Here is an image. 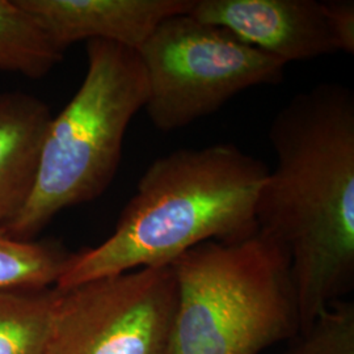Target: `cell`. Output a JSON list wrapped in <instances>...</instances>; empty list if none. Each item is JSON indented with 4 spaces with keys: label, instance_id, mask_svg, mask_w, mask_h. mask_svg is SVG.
I'll list each match as a JSON object with an SVG mask.
<instances>
[{
    "label": "cell",
    "instance_id": "2",
    "mask_svg": "<svg viewBox=\"0 0 354 354\" xmlns=\"http://www.w3.org/2000/svg\"><path fill=\"white\" fill-rule=\"evenodd\" d=\"M269 171L232 143L158 158L143 172L113 234L70 254L54 288L171 266L203 243L252 236L259 231L257 201Z\"/></svg>",
    "mask_w": 354,
    "mask_h": 354
},
{
    "label": "cell",
    "instance_id": "13",
    "mask_svg": "<svg viewBox=\"0 0 354 354\" xmlns=\"http://www.w3.org/2000/svg\"><path fill=\"white\" fill-rule=\"evenodd\" d=\"M283 354H354L353 302H333L299 330Z\"/></svg>",
    "mask_w": 354,
    "mask_h": 354
},
{
    "label": "cell",
    "instance_id": "10",
    "mask_svg": "<svg viewBox=\"0 0 354 354\" xmlns=\"http://www.w3.org/2000/svg\"><path fill=\"white\" fill-rule=\"evenodd\" d=\"M64 54L19 0H0V73L42 79Z\"/></svg>",
    "mask_w": 354,
    "mask_h": 354
},
{
    "label": "cell",
    "instance_id": "9",
    "mask_svg": "<svg viewBox=\"0 0 354 354\" xmlns=\"http://www.w3.org/2000/svg\"><path fill=\"white\" fill-rule=\"evenodd\" d=\"M51 118L49 105L37 96L0 92V230L30 198Z\"/></svg>",
    "mask_w": 354,
    "mask_h": 354
},
{
    "label": "cell",
    "instance_id": "7",
    "mask_svg": "<svg viewBox=\"0 0 354 354\" xmlns=\"http://www.w3.org/2000/svg\"><path fill=\"white\" fill-rule=\"evenodd\" d=\"M189 15L205 24L226 29L286 64L337 51L322 1L194 0Z\"/></svg>",
    "mask_w": 354,
    "mask_h": 354
},
{
    "label": "cell",
    "instance_id": "11",
    "mask_svg": "<svg viewBox=\"0 0 354 354\" xmlns=\"http://www.w3.org/2000/svg\"><path fill=\"white\" fill-rule=\"evenodd\" d=\"M55 288L0 291V354H48Z\"/></svg>",
    "mask_w": 354,
    "mask_h": 354
},
{
    "label": "cell",
    "instance_id": "4",
    "mask_svg": "<svg viewBox=\"0 0 354 354\" xmlns=\"http://www.w3.org/2000/svg\"><path fill=\"white\" fill-rule=\"evenodd\" d=\"M86 51V76L48 127L30 198L1 228L13 238L32 241L61 212L99 198L120 167L127 127L146 105L138 51L99 39Z\"/></svg>",
    "mask_w": 354,
    "mask_h": 354
},
{
    "label": "cell",
    "instance_id": "6",
    "mask_svg": "<svg viewBox=\"0 0 354 354\" xmlns=\"http://www.w3.org/2000/svg\"><path fill=\"white\" fill-rule=\"evenodd\" d=\"M55 290L48 354H171L177 304L172 266Z\"/></svg>",
    "mask_w": 354,
    "mask_h": 354
},
{
    "label": "cell",
    "instance_id": "12",
    "mask_svg": "<svg viewBox=\"0 0 354 354\" xmlns=\"http://www.w3.org/2000/svg\"><path fill=\"white\" fill-rule=\"evenodd\" d=\"M68 257L54 243L23 241L0 230V291L54 288Z\"/></svg>",
    "mask_w": 354,
    "mask_h": 354
},
{
    "label": "cell",
    "instance_id": "8",
    "mask_svg": "<svg viewBox=\"0 0 354 354\" xmlns=\"http://www.w3.org/2000/svg\"><path fill=\"white\" fill-rule=\"evenodd\" d=\"M64 53L80 41L138 51L165 20L189 13L194 0H19Z\"/></svg>",
    "mask_w": 354,
    "mask_h": 354
},
{
    "label": "cell",
    "instance_id": "3",
    "mask_svg": "<svg viewBox=\"0 0 354 354\" xmlns=\"http://www.w3.org/2000/svg\"><path fill=\"white\" fill-rule=\"evenodd\" d=\"M171 266L177 286L171 354H260L298 335L290 261L264 231L203 243Z\"/></svg>",
    "mask_w": 354,
    "mask_h": 354
},
{
    "label": "cell",
    "instance_id": "1",
    "mask_svg": "<svg viewBox=\"0 0 354 354\" xmlns=\"http://www.w3.org/2000/svg\"><path fill=\"white\" fill-rule=\"evenodd\" d=\"M259 230L288 253L299 330L354 285V93L322 83L274 115Z\"/></svg>",
    "mask_w": 354,
    "mask_h": 354
},
{
    "label": "cell",
    "instance_id": "5",
    "mask_svg": "<svg viewBox=\"0 0 354 354\" xmlns=\"http://www.w3.org/2000/svg\"><path fill=\"white\" fill-rule=\"evenodd\" d=\"M147 79L145 111L163 133L218 112L257 86L279 84L286 64L189 13L165 20L138 50Z\"/></svg>",
    "mask_w": 354,
    "mask_h": 354
},
{
    "label": "cell",
    "instance_id": "14",
    "mask_svg": "<svg viewBox=\"0 0 354 354\" xmlns=\"http://www.w3.org/2000/svg\"><path fill=\"white\" fill-rule=\"evenodd\" d=\"M322 7L337 51L352 55L354 53V1L328 0L322 1Z\"/></svg>",
    "mask_w": 354,
    "mask_h": 354
}]
</instances>
